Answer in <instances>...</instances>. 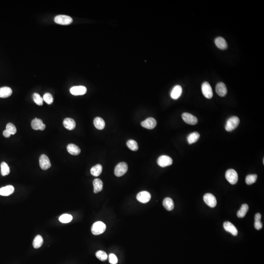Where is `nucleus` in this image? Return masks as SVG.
Returning a JSON list of instances; mask_svg holds the SVG:
<instances>
[{
	"mask_svg": "<svg viewBox=\"0 0 264 264\" xmlns=\"http://www.w3.org/2000/svg\"><path fill=\"white\" fill-rule=\"evenodd\" d=\"M240 123V119L238 117H231L228 119L225 124V129L227 131L231 132L237 127Z\"/></svg>",
	"mask_w": 264,
	"mask_h": 264,
	"instance_id": "f257e3e1",
	"label": "nucleus"
},
{
	"mask_svg": "<svg viewBox=\"0 0 264 264\" xmlns=\"http://www.w3.org/2000/svg\"><path fill=\"white\" fill-rule=\"evenodd\" d=\"M106 229V225L104 223L100 221H96L91 227V232L94 235H100L104 232Z\"/></svg>",
	"mask_w": 264,
	"mask_h": 264,
	"instance_id": "f03ea898",
	"label": "nucleus"
},
{
	"mask_svg": "<svg viewBox=\"0 0 264 264\" xmlns=\"http://www.w3.org/2000/svg\"><path fill=\"white\" fill-rule=\"evenodd\" d=\"M225 178L231 184H235L238 180V175L235 170L229 169L225 173Z\"/></svg>",
	"mask_w": 264,
	"mask_h": 264,
	"instance_id": "7ed1b4c3",
	"label": "nucleus"
},
{
	"mask_svg": "<svg viewBox=\"0 0 264 264\" xmlns=\"http://www.w3.org/2000/svg\"><path fill=\"white\" fill-rule=\"evenodd\" d=\"M128 165L126 162H122L118 163L114 169V174L116 176L121 177L128 170Z\"/></svg>",
	"mask_w": 264,
	"mask_h": 264,
	"instance_id": "20e7f679",
	"label": "nucleus"
},
{
	"mask_svg": "<svg viewBox=\"0 0 264 264\" xmlns=\"http://www.w3.org/2000/svg\"><path fill=\"white\" fill-rule=\"evenodd\" d=\"M73 20L69 16L65 15H59L55 17L54 21L56 23L62 25L71 24Z\"/></svg>",
	"mask_w": 264,
	"mask_h": 264,
	"instance_id": "39448f33",
	"label": "nucleus"
},
{
	"mask_svg": "<svg viewBox=\"0 0 264 264\" xmlns=\"http://www.w3.org/2000/svg\"><path fill=\"white\" fill-rule=\"evenodd\" d=\"M157 163L159 166L162 167L171 165L173 163V160L171 158L166 155H162L159 157L158 159Z\"/></svg>",
	"mask_w": 264,
	"mask_h": 264,
	"instance_id": "423d86ee",
	"label": "nucleus"
},
{
	"mask_svg": "<svg viewBox=\"0 0 264 264\" xmlns=\"http://www.w3.org/2000/svg\"><path fill=\"white\" fill-rule=\"evenodd\" d=\"M202 91L203 95L208 99L212 98L213 94L212 89L210 83L207 82H205L202 86Z\"/></svg>",
	"mask_w": 264,
	"mask_h": 264,
	"instance_id": "0eeeda50",
	"label": "nucleus"
},
{
	"mask_svg": "<svg viewBox=\"0 0 264 264\" xmlns=\"http://www.w3.org/2000/svg\"><path fill=\"white\" fill-rule=\"evenodd\" d=\"M39 164L42 169L46 170L51 166V163L48 156L45 155H42L39 158Z\"/></svg>",
	"mask_w": 264,
	"mask_h": 264,
	"instance_id": "6e6552de",
	"label": "nucleus"
},
{
	"mask_svg": "<svg viewBox=\"0 0 264 264\" xmlns=\"http://www.w3.org/2000/svg\"><path fill=\"white\" fill-rule=\"evenodd\" d=\"M203 200L206 204L210 207H215L217 205V200L215 197L210 193L206 194L203 196Z\"/></svg>",
	"mask_w": 264,
	"mask_h": 264,
	"instance_id": "1a4fd4ad",
	"label": "nucleus"
},
{
	"mask_svg": "<svg viewBox=\"0 0 264 264\" xmlns=\"http://www.w3.org/2000/svg\"><path fill=\"white\" fill-rule=\"evenodd\" d=\"M184 121L190 125H195L198 123V119L196 117L188 113H184L182 114Z\"/></svg>",
	"mask_w": 264,
	"mask_h": 264,
	"instance_id": "9d476101",
	"label": "nucleus"
},
{
	"mask_svg": "<svg viewBox=\"0 0 264 264\" xmlns=\"http://www.w3.org/2000/svg\"><path fill=\"white\" fill-rule=\"evenodd\" d=\"M151 198V194L147 191H141L136 196V199L139 202L145 203L148 202Z\"/></svg>",
	"mask_w": 264,
	"mask_h": 264,
	"instance_id": "9b49d317",
	"label": "nucleus"
},
{
	"mask_svg": "<svg viewBox=\"0 0 264 264\" xmlns=\"http://www.w3.org/2000/svg\"><path fill=\"white\" fill-rule=\"evenodd\" d=\"M70 92L73 95H83L86 93L87 88L83 86L73 87L70 89Z\"/></svg>",
	"mask_w": 264,
	"mask_h": 264,
	"instance_id": "f8f14e48",
	"label": "nucleus"
},
{
	"mask_svg": "<svg viewBox=\"0 0 264 264\" xmlns=\"http://www.w3.org/2000/svg\"><path fill=\"white\" fill-rule=\"evenodd\" d=\"M141 125L144 128L151 130L155 128L157 125V121L153 117H149L142 122Z\"/></svg>",
	"mask_w": 264,
	"mask_h": 264,
	"instance_id": "ddd939ff",
	"label": "nucleus"
},
{
	"mask_svg": "<svg viewBox=\"0 0 264 264\" xmlns=\"http://www.w3.org/2000/svg\"><path fill=\"white\" fill-rule=\"evenodd\" d=\"M32 128L35 130L43 131L45 129L46 125L43 123L41 119L35 118L32 122Z\"/></svg>",
	"mask_w": 264,
	"mask_h": 264,
	"instance_id": "4468645a",
	"label": "nucleus"
},
{
	"mask_svg": "<svg viewBox=\"0 0 264 264\" xmlns=\"http://www.w3.org/2000/svg\"><path fill=\"white\" fill-rule=\"evenodd\" d=\"M216 91L219 96L224 97L227 94L228 90L225 84L223 82H220L217 84L216 86Z\"/></svg>",
	"mask_w": 264,
	"mask_h": 264,
	"instance_id": "2eb2a0df",
	"label": "nucleus"
},
{
	"mask_svg": "<svg viewBox=\"0 0 264 264\" xmlns=\"http://www.w3.org/2000/svg\"><path fill=\"white\" fill-rule=\"evenodd\" d=\"M224 228L225 231L230 233L233 236H237L238 234L237 229L229 221H225L224 224Z\"/></svg>",
	"mask_w": 264,
	"mask_h": 264,
	"instance_id": "dca6fc26",
	"label": "nucleus"
},
{
	"mask_svg": "<svg viewBox=\"0 0 264 264\" xmlns=\"http://www.w3.org/2000/svg\"><path fill=\"white\" fill-rule=\"evenodd\" d=\"M215 44L219 49L224 50L228 48V44L225 39L221 37H218L215 40Z\"/></svg>",
	"mask_w": 264,
	"mask_h": 264,
	"instance_id": "f3484780",
	"label": "nucleus"
},
{
	"mask_svg": "<svg viewBox=\"0 0 264 264\" xmlns=\"http://www.w3.org/2000/svg\"><path fill=\"white\" fill-rule=\"evenodd\" d=\"M182 88L180 85H177L174 87L171 93V97L173 99H177L180 97L182 94Z\"/></svg>",
	"mask_w": 264,
	"mask_h": 264,
	"instance_id": "a211bd4d",
	"label": "nucleus"
},
{
	"mask_svg": "<svg viewBox=\"0 0 264 264\" xmlns=\"http://www.w3.org/2000/svg\"><path fill=\"white\" fill-rule=\"evenodd\" d=\"M63 125L65 128L69 130H73L76 128V123L73 119L71 118H66L64 120Z\"/></svg>",
	"mask_w": 264,
	"mask_h": 264,
	"instance_id": "6ab92c4d",
	"label": "nucleus"
},
{
	"mask_svg": "<svg viewBox=\"0 0 264 264\" xmlns=\"http://www.w3.org/2000/svg\"><path fill=\"white\" fill-rule=\"evenodd\" d=\"M14 191V188L12 185H7L0 188V195L7 196L11 195Z\"/></svg>",
	"mask_w": 264,
	"mask_h": 264,
	"instance_id": "aec40b11",
	"label": "nucleus"
},
{
	"mask_svg": "<svg viewBox=\"0 0 264 264\" xmlns=\"http://www.w3.org/2000/svg\"><path fill=\"white\" fill-rule=\"evenodd\" d=\"M67 150L70 154L74 156L79 155L80 153V149L74 144H69L67 146Z\"/></svg>",
	"mask_w": 264,
	"mask_h": 264,
	"instance_id": "412c9836",
	"label": "nucleus"
},
{
	"mask_svg": "<svg viewBox=\"0 0 264 264\" xmlns=\"http://www.w3.org/2000/svg\"><path fill=\"white\" fill-rule=\"evenodd\" d=\"M93 185L94 186V193H98L102 191L103 189V184L101 180L96 179L93 181Z\"/></svg>",
	"mask_w": 264,
	"mask_h": 264,
	"instance_id": "4be33fe9",
	"label": "nucleus"
},
{
	"mask_svg": "<svg viewBox=\"0 0 264 264\" xmlns=\"http://www.w3.org/2000/svg\"><path fill=\"white\" fill-rule=\"evenodd\" d=\"M12 91L11 88L7 87L0 88V98H6L12 95Z\"/></svg>",
	"mask_w": 264,
	"mask_h": 264,
	"instance_id": "5701e85b",
	"label": "nucleus"
},
{
	"mask_svg": "<svg viewBox=\"0 0 264 264\" xmlns=\"http://www.w3.org/2000/svg\"><path fill=\"white\" fill-rule=\"evenodd\" d=\"M94 125L96 129L99 130H102L105 128V121L102 118L100 117H96L94 121Z\"/></svg>",
	"mask_w": 264,
	"mask_h": 264,
	"instance_id": "b1692460",
	"label": "nucleus"
},
{
	"mask_svg": "<svg viewBox=\"0 0 264 264\" xmlns=\"http://www.w3.org/2000/svg\"><path fill=\"white\" fill-rule=\"evenodd\" d=\"M163 206L166 210L171 211L174 209V203L172 199L170 198H166L163 201Z\"/></svg>",
	"mask_w": 264,
	"mask_h": 264,
	"instance_id": "393cba45",
	"label": "nucleus"
},
{
	"mask_svg": "<svg viewBox=\"0 0 264 264\" xmlns=\"http://www.w3.org/2000/svg\"><path fill=\"white\" fill-rule=\"evenodd\" d=\"M102 167L100 164H98L94 166L91 169V173L94 177H98L102 173Z\"/></svg>",
	"mask_w": 264,
	"mask_h": 264,
	"instance_id": "a878e982",
	"label": "nucleus"
},
{
	"mask_svg": "<svg viewBox=\"0 0 264 264\" xmlns=\"http://www.w3.org/2000/svg\"><path fill=\"white\" fill-rule=\"evenodd\" d=\"M200 134H199L197 132H194L193 133H192L190 135H189L188 136V142L189 144H191L194 143H196L198 140L200 138Z\"/></svg>",
	"mask_w": 264,
	"mask_h": 264,
	"instance_id": "bb28decb",
	"label": "nucleus"
},
{
	"mask_svg": "<svg viewBox=\"0 0 264 264\" xmlns=\"http://www.w3.org/2000/svg\"><path fill=\"white\" fill-rule=\"evenodd\" d=\"M261 215L260 213H256L255 215V227L256 229L260 230L263 227L262 222L261 221Z\"/></svg>",
	"mask_w": 264,
	"mask_h": 264,
	"instance_id": "cd10ccee",
	"label": "nucleus"
},
{
	"mask_svg": "<svg viewBox=\"0 0 264 264\" xmlns=\"http://www.w3.org/2000/svg\"><path fill=\"white\" fill-rule=\"evenodd\" d=\"M43 243V239L41 235H38L36 236L33 242V247L35 248H38L42 246Z\"/></svg>",
	"mask_w": 264,
	"mask_h": 264,
	"instance_id": "c85d7f7f",
	"label": "nucleus"
},
{
	"mask_svg": "<svg viewBox=\"0 0 264 264\" xmlns=\"http://www.w3.org/2000/svg\"><path fill=\"white\" fill-rule=\"evenodd\" d=\"M248 210V206L247 204H244L241 206L240 210L238 211L237 216L240 218H244Z\"/></svg>",
	"mask_w": 264,
	"mask_h": 264,
	"instance_id": "c756f323",
	"label": "nucleus"
},
{
	"mask_svg": "<svg viewBox=\"0 0 264 264\" xmlns=\"http://www.w3.org/2000/svg\"><path fill=\"white\" fill-rule=\"evenodd\" d=\"M127 145L130 150L133 151H136L139 149L138 143L133 139H130L127 142Z\"/></svg>",
	"mask_w": 264,
	"mask_h": 264,
	"instance_id": "7c9ffc66",
	"label": "nucleus"
},
{
	"mask_svg": "<svg viewBox=\"0 0 264 264\" xmlns=\"http://www.w3.org/2000/svg\"><path fill=\"white\" fill-rule=\"evenodd\" d=\"M73 220V216L70 214H63L59 218V220L62 223H68Z\"/></svg>",
	"mask_w": 264,
	"mask_h": 264,
	"instance_id": "2f4dec72",
	"label": "nucleus"
},
{
	"mask_svg": "<svg viewBox=\"0 0 264 264\" xmlns=\"http://www.w3.org/2000/svg\"><path fill=\"white\" fill-rule=\"evenodd\" d=\"M1 174L3 176L7 175L10 173V169L7 163L5 162H2L1 164Z\"/></svg>",
	"mask_w": 264,
	"mask_h": 264,
	"instance_id": "473e14b6",
	"label": "nucleus"
},
{
	"mask_svg": "<svg viewBox=\"0 0 264 264\" xmlns=\"http://www.w3.org/2000/svg\"><path fill=\"white\" fill-rule=\"evenodd\" d=\"M257 176L256 174H252V175H249L246 177V184L248 185H251L252 184L255 183L256 181L257 180Z\"/></svg>",
	"mask_w": 264,
	"mask_h": 264,
	"instance_id": "72a5a7b5",
	"label": "nucleus"
},
{
	"mask_svg": "<svg viewBox=\"0 0 264 264\" xmlns=\"http://www.w3.org/2000/svg\"><path fill=\"white\" fill-rule=\"evenodd\" d=\"M33 100L37 105L39 106L43 105V99L38 93H34L33 95Z\"/></svg>",
	"mask_w": 264,
	"mask_h": 264,
	"instance_id": "f704fd0d",
	"label": "nucleus"
},
{
	"mask_svg": "<svg viewBox=\"0 0 264 264\" xmlns=\"http://www.w3.org/2000/svg\"><path fill=\"white\" fill-rule=\"evenodd\" d=\"M96 256L99 260L102 261H105L108 259L107 253L102 251H99L96 253Z\"/></svg>",
	"mask_w": 264,
	"mask_h": 264,
	"instance_id": "c9c22d12",
	"label": "nucleus"
},
{
	"mask_svg": "<svg viewBox=\"0 0 264 264\" xmlns=\"http://www.w3.org/2000/svg\"><path fill=\"white\" fill-rule=\"evenodd\" d=\"M6 130L11 135H14L17 132L16 127L12 123H9L7 124L6 126Z\"/></svg>",
	"mask_w": 264,
	"mask_h": 264,
	"instance_id": "e433bc0d",
	"label": "nucleus"
},
{
	"mask_svg": "<svg viewBox=\"0 0 264 264\" xmlns=\"http://www.w3.org/2000/svg\"><path fill=\"white\" fill-rule=\"evenodd\" d=\"M43 100L48 104H51L54 101L53 95L50 93H46L43 96Z\"/></svg>",
	"mask_w": 264,
	"mask_h": 264,
	"instance_id": "4c0bfd02",
	"label": "nucleus"
},
{
	"mask_svg": "<svg viewBox=\"0 0 264 264\" xmlns=\"http://www.w3.org/2000/svg\"><path fill=\"white\" fill-rule=\"evenodd\" d=\"M109 260L110 263L111 264H117L118 262L117 258L116 255L113 253H111L109 256Z\"/></svg>",
	"mask_w": 264,
	"mask_h": 264,
	"instance_id": "58836bf2",
	"label": "nucleus"
},
{
	"mask_svg": "<svg viewBox=\"0 0 264 264\" xmlns=\"http://www.w3.org/2000/svg\"><path fill=\"white\" fill-rule=\"evenodd\" d=\"M3 135H4V136H5V137H6V138H9V137H10V136H11V134H10L9 132L7 131L6 130H5L3 132Z\"/></svg>",
	"mask_w": 264,
	"mask_h": 264,
	"instance_id": "ea45409f",
	"label": "nucleus"
}]
</instances>
